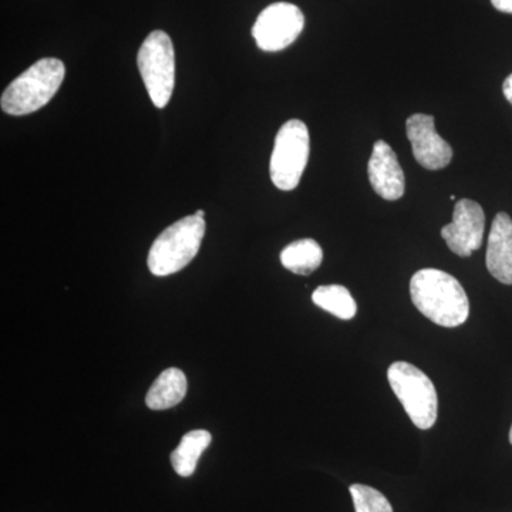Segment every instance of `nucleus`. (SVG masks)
Wrapping results in <instances>:
<instances>
[{
    "label": "nucleus",
    "mask_w": 512,
    "mask_h": 512,
    "mask_svg": "<svg viewBox=\"0 0 512 512\" xmlns=\"http://www.w3.org/2000/svg\"><path fill=\"white\" fill-rule=\"evenodd\" d=\"M303 28L302 10L292 3L278 2L262 10L252 28V36L264 52H281L298 39Z\"/></svg>",
    "instance_id": "0eeeda50"
},
{
    "label": "nucleus",
    "mask_w": 512,
    "mask_h": 512,
    "mask_svg": "<svg viewBox=\"0 0 512 512\" xmlns=\"http://www.w3.org/2000/svg\"><path fill=\"white\" fill-rule=\"evenodd\" d=\"M66 74L62 60L46 57L16 77L2 94L0 106L10 116H26L45 107L55 97Z\"/></svg>",
    "instance_id": "f03ea898"
},
{
    "label": "nucleus",
    "mask_w": 512,
    "mask_h": 512,
    "mask_svg": "<svg viewBox=\"0 0 512 512\" xmlns=\"http://www.w3.org/2000/svg\"><path fill=\"white\" fill-rule=\"evenodd\" d=\"M205 220L188 215L164 229L148 254V269L156 276L177 274L200 252L205 235Z\"/></svg>",
    "instance_id": "7ed1b4c3"
},
{
    "label": "nucleus",
    "mask_w": 512,
    "mask_h": 512,
    "mask_svg": "<svg viewBox=\"0 0 512 512\" xmlns=\"http://www.w3.org/2000/svg\"><path fill=\"white\" fill-rule=\"evenodd\" d=\"M350 494L356 512H393L392 504L387 498L369 485L353 484Z\"/></svg>",
    "instance_id": "dca6fc26"
},
{
    "label": "nucleus",
    "mask_w": 512,
    "mask_h": 512,
    "mask_svg": "<svg viewBox=\"0 0 512 512\" xmlns=\"http://www.w3.org/2000/svg\"><path fill=\"white\" fill-rule=\"evenodd\" d=\"M323 251L315 239H299L281 252V262L296 275H311L322 265Z\"/></svg>",
    "instance_id": "4468645a"
},
{
    "label": "nucleus",
    "mask_w": 512,
    "mask_h": 512,
    "mask_svg": "<svg viewBox=\"0 0 512 512\" xmlns=\"http://www.w3.org/2000/svg\"><path fill=\"white\" fill-rule=\"evenodd\" d=\"M510 441H511V444H512V426H511V430H510Z\"/></svg>",
    "instance_id": "aec40b11"
},
{
    "label": "nucleus",
    "mask_w": 512,
    "mask_h": 512,
    "mask_svg": "<svg viewBox=\"0 0 512 512\" xmlns=\"http://www.w3.org/2000/svg\"><path fill=\"white\" fill-rule=\"evenodd\" d=\"M187 377L177 367L164 370L146 396V404L151 410H167L183 402L187 394Z\"/></svg>",
    "instance_id": "f8f14e48"
},
{
    "label": "nucleus",
    "mask_w": 512,
    "mask_h": 512,
    "mask_svg": "<svg viewBox=\"0 0 512 512\" xmlns=\"http://www.w3.org/2000/svg\"><path fill=\"white\" fill-rule=\"evenodd\" d=\"M212 436L207 430H192L185 434L180 446L171 454V464L181 477H191L197 470L201 454L210 447Z\"/></svg>",
    "instance_id": "ddd939ff"
},
{
    "label": "nucleus",
    "mask_w": 512,
    "mask_h": 512,
    "mask_svg": "<svg viewBox=\"0 0 512 512\" xmlns=\"http://www.w3.org/2000/svg\"><path fill=\"white\" fill-rule=\"evenodd\" d=\"M369 181L377 195L387 201H396L404 195L406 178L396 153L386 141H376L369 160Z\"/></svg>",
    "instance_id": "9d476101"
},
{
    "label": "nucleus",
    "mask_w": 512,
    "mask_h": 512,
    "mask_svg": "<svg viewBox=\"0 0 512 512\" xmlns=\"http://www.w3.org/2000/svg\"><path fill=\"white\" fill-rule=\"evenodd\" d=\"M137 64L148 96L157 109H164L170 103L175 86V53L171 37L163 30L151 32L138 50Z\"/></svg>",
    "instance_id": "39448f33"
},
{
    "label": "nucleus",
    "mask_w": 512,
    "mask_h": 512,
    "mask_svg": "<svg viewBox=\"0 0 512 512\" xmlns=\"http://www.w3.org/2000/svg\"><path fill=\"white\" fill-rule=\"evenodd\" d=\"M495 9L512 15V0H491Z\"/></svg>",
    "instance_id": "f3484780"
},
{
    "label": "nucleus",
    "mask_w": 512,
    "mask_h": 512,
    "mask_svg": "<svg viewBox=\"0 0 512 512\" xmlns=\"http://www.w3.org/2000/svg\"><path fill=\"white\" fill-rule=\"evenodd\" d=\"M503 92L505 99L510 101L512 104V74L505 79V82L503 84Z\"/></svg>",
    "instance_id": "a211bd4d"
},
{
    "label": "nucleus",
    "mask_w": 512,
    "mask_h": 512,
    "mask_svg": "<svg viewBox=\"0 0 512 512\" xmlns=\"http://www.w3.org/2000/svg\"><path fill=\"white\" fill-rule=\"evenodd\" d=\"M312 301L323 311L332 313L342 320L355 318L357 305L348 289L342 285L319 286L312 295Z\"/></svg>",
    "instance_id": "2eb2a0df"
},
{
    "label": "nucleus",
    "mask_w": 512,
    "mask_h": 512,
    "mask_svg": "<svg viewBox=\"0 0 512 512\" xmlns=\"http://www.w3.org/2000/svg\"><path fill=\"white\" fill-rule=\"evenodd\" d=\"M488 271L497 281L512 285V220L505 212L495 215L487 245Z\"/></svg>",
    "instance_id": "9b49d317"
},
{
    "label": "nucleus",
    "mask_w": 512,
    "mask_h": 512,
    "mask_svg": "<svg viewBox=\"0 0 512 512\" xmlns=\"http://www.w3.org/2000/svg\"><path fill=\"white\" fill-rule=\"evenodd\" d=\"M195 215H197L198 218H204L205 212L204 211H197L195 212Z\"/></svg>",
    "instance_id": "6ab92c4d"
},
{
    "label": "nucleus",
    "mask_w": 512,
    "mask_h": 512,
    "mask_svg": "<svg viewBox=\"0 0 512 512\" xmlns=\"http://www.w3.org/2000/svg\"><path fill=\"white\" fill-rule=\"evenodd\" d=\"M387 379L414 426L431 429L437 420L439 397L429 376L410 363L396 362L387 370Z\"/></svg>",
    "instance_id": "20e7f679"
},
{
    "label": "nucleus",
    "mask_w": 512,
    "mask_h": 512,
    "mask_svg": "<svg viewBox=\"0 0 512 512\" xmlns=\"http://www.w3.org/2000/svg\"><path fill=\"white\" fill-rule=\"evenodd\" d=\"M406 131L412 143L413 156L421 167L441 170L453 160V148L437 133L433 116L413 114L406 121Z\"/></svg>",
    "instance_id": "1a4fd4ad"
},
{
    "label": "nucleus",
    "mask_w": 512,
    "mask_h": 512,
    "mask_svg": "<svg viewBox=\"0 0 512 512\" xmlns=\"http://www.w3.org/2000/svg\"><path fill=\"white\" fill-rule=\"evenodd\" d=\"M311 138L306 124L301 120L286 121L275 138L272 151L271 171L272 183L282 191H292L298 187L303 171L309 160Z\"/></svg>",
    "instance_id": "423d86ee"
},
{
    "label": "nucleus",
    "mask_w": 512,
    "mask_h": 512,
    "mask_svg": "<svg viewBox=\"0 0 512 512\" xmlns=\"http://www.w3.org/2000/svg\"><path fill=\"white\" fill-rule=\"evenodd\" d=\"M485 214L476 201L461 200L454 207L453 222L441 229V237L451 252L468 258L483 245Z\"/></svg>",
    "instance_id": "6e6552de"
},
{
    "label": "nucleus",
    "mask_w": 512,
    "mask_h": 512,
    "mask_svg": "<svg viewBox=\"0 0 512 512\" xmlns=\"http://www.w3.org/2000/svg\"><path fill=\"white\" fill-rule=\"evenodd\" d=\"M414 306L443 328H457L470 315V302L454 276L440 269H421L410 281Z\"/></svg>",
    "instance_id": "f257e3e1"
}]
</instances>
